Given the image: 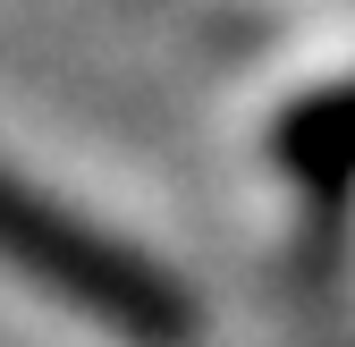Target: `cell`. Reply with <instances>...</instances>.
Returning a JSON list of instances; mask_svg holds the SVG:
<instances>
[{
  "instance_id": "obj_1",
  "label": "cell",
  "mask_w": 355,
  "mask_h": 347,
  "mask_svg": "<svg viewBox=\"0 0 355 347\" xmlns=\"http://www.w3.org/2000/svg\"><path fill=\"white\" fill-rule=\"evenodd\" d=\"M0 263L42 280L51 296H68L76 314H94L102 330L136 339V347H195V296L169 288L144 254L110 246L102 229L51 212L42 195H26L9 169H0Z\"/></svg>"
}]
</instances>
